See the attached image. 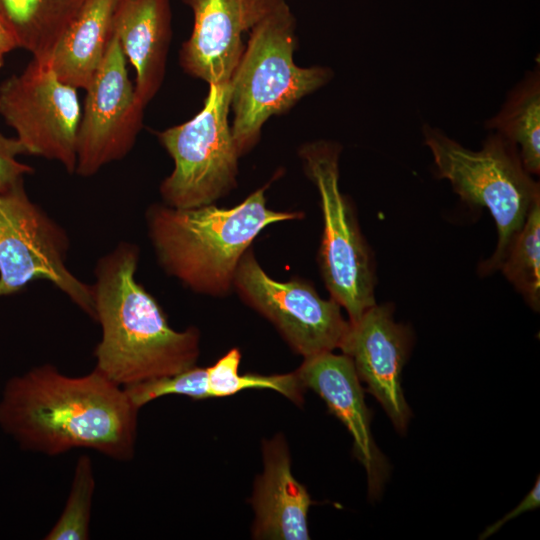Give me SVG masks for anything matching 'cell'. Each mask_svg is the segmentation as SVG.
I'll list each match as a JSON object with an SVG mask.
<instances>
[{"label":"cell","instance_id":"obj_16","mask_svg":"<svg viewBox=\"0 0 540 540\" xmlns=\"http://www.w3.org/2000/svg\"><path fill=\"white\" fill-rule=\"evenodd\" d=\"M170 0H117L112 32L135 69V92L146 106L159 91L171 40Z\"/></svg>","mask_w":540,"mask_h":540},{"label":"cell","instance_id":"obj_20","mask_svg":"<svg viewBox=\"0 0 540 540\" xmlns=\"http://www.w3.org/2000/svg\"><path fill=\"white\" fill-rule=\"evenodd\" d=\"M241 353L238 348L229 350L215 364L206 367L210 397L232 396L246 389H270L298 406L304 402L306 388L296 371L287 374H239Z\"/></svg>","mask_w":540,"mask_h":540},{"label":"cell","instance_id":"obj_5","mask_svg":"<svg viewBox=\"0 0 540 540\" xmlns=\"http://www.w3.org/2000/svg\"><path fill=\"white\" fill-rule=\"evenodd\" d=\"M422 135L438 177L447 179L464 202L487 208L494 218L496 250L479 270L484 274L499 270L530 209L540 200L539 183L524 168L517 147L497 132L490 131L477 151L429 124H423Z\"/></svg>","mask_w":540,"mask_h":540},{"label":"cell","instance_id":"obj_21","mask_svg":"<svg viewBox=\"0 0 540 540\" xmlns=\"http://www.w3.org/2000/svg\"><path fill=\"white\" fill-rule=\"evenodd\" d=\"M500 269L535 311L540 307V200L530 209ZM499 269V270H500Z\"/></svg>","mask_w":540,"mask_h":540},{"label":"cell","instance_id":"obj_3","mask_svg":"<svg viewBox=\"0 0 540 540\" xmlns=\"http://www.w3.org/2000/svg\"><path fill=\"white\" fill-rule=\"evenodd\" d=\"M145 217L165 272L196 293L224 296L234 289L238 264L258 234L302 213L269 209L261 188L231 208L210 204L179 209L163 203L149 206Z\"/></svg>","mask_w":540,"mask_h":540},{"label":"cell","instance_id":"obj_6","mask_svg":"<svg viewBox=\"0 0 540 540\" xmlns=\"http://www.w3.org/2000/svg\"><path fill=\"white\" fill-rule=\"evenodd\" d=\"M229 111L230 82L209 84L199 113L157 133L174 162L160 186L164 204L179 209L210 205L235 187L240 154Z\"/></svg>","mask_w":540,"mask_h":540},{"label":"cell","instance_id":"obj_15","mask_svg":"<svg viewBox=\"0 0 540 540\" xmlns=\"http://www.w3.org/2000/svg\"><path fill=\"white\" fill-rule=\"evenodd\" d=\"M263 472L251 497L252 538L308 540L307 515L312 504L306 487L291 472L287 442L282 434L262 442Z\"/></svg>","mask_w":540,"mask_h":540},{"label":"cell","instance_id":"obj_25","mask_svg":"<svg viewBox=\"0 0 540 540\" xmlns=\"http://www.w3.org/2000/svg\"><path fill=\"white\" fill-rule=\"evenodd\" d=\"M16 48V39L0 17V68L4 65L6 56Z\"/></svg>","mask_w":540,"mask_h":540},{"label":"cell","instance_id":"obj_24","mask_svg":"<svg viewBox=\"0 0 540 540\" xmlns=\"http://www.w3.org/2000/svg\"><path fill=\"white\" fill-rule=\"evenodd\" d=\"M539 476L537 477V480L529 492V494L526 495V497L522 500L520 504H518L513 510H511L508 514H506L503 518L498 520L497 522L493 523L489 527L485 529V531L479 536V539H485L497 532L506 522L509 520H512L513 518L519 516L520 514L530 511L533 509H536L539 507L540 504V481Z\"/></svg>","mask_w":540,"mask_h":540},{"label":"cell","instance_id":"obj_11","mask_svg":"<svg viewBox=\"0 0 540 540\" xmlns=\"http://www.w3.org/2000/svg\"><path fill=\"white\" fill-rule=\"evenodd\" d=\"M127 59L113 34L105 57L89 87L81 112L75 173L95 175L107 164L123 159L142 127L145 106L131 83Z\"/></svg>","mask_w":540,"mask_h":540},{"label":"cell","instance_id":"obj_8","mask_svg":"<svg viewBox=\"0 0 540 540\" xmlns=\"http://www.w3.org/2000/svg\"><path fill=\"white\" fill-rule=\"evenodd\" d=\"M23 182L0 193V298L45 280L95 321L92 285L66 265L67 232L28 197Z\"/></svg>","mask_w":540,"mask_h":540},{"label":"cell","instance_id":"obj_10","mask_svg":"<svg viewBox=\"0 0 540 540\" xmlns=\"http://www.w3.org/2000/svg\"><path fill=\"white\" fill-rule=\"evenodd\" d=\"M234 289L304 358L340 349L348 334L350 322L343 318L341 306L334 299L321 298L313 286L301 279L274 280L251 249L238 264Z\"/></svg>","mask_w":540,"mask_h":540},{"label":"cell","instance_id":"obj_4","mask_svg":"<svg viewBox=\"0 0 540 540\" xmlns=\"http://www.w3.org/2000/svg\"><path fill=\"white\" fill-rule=\"evenodd\" d=\"M294 31L295 18L285 0L249 31L230 79L231 128L240 156L256 144L269 117L288 110L332 77L329 68L295 64Z\"/></svg>","mask_w":540,"mask_h":540},{"label":"cell","instance_id":"obj_1","mask_svg":"<svg viewBox=\"0 0 540 540\" xmlns=\"http://www.w3.org/2000/svg\"><path fill=\"white\" fill-rule=\"evenodd\" d=\"M139 410L95 368L68 376L43 364L5 383L0 428L26 451L58 456L85 448L123 462L135 454Z\"/></svg>","mask_w":540,"mask_h":540},{"label":"cell","instance_id":"obj_14","mask_svg":"<svg viewBox=\"0 0 540 540\" xmlns=\"http://www.w3.org/2000/svg\"><path fill=\"white\" fill-rule=\"evenodd\" d=\"M296 373L307 389L313 390L347 428L353 438V452L367 473L368 495L381 496L389 476V464L371 434V411L351 358L325 352L304 358Z\"/></svg>","mask_w":540,"mask_h":540},{"label":"cell","instance_id":"obj_19","mask_svg":"<svg viewBox=\"0 0 540 540\" xmlns=\"http://www.w3.org/2000/svg\"><path fill=\"white\" fill-rule=\"evenodd\" d=\"M518 149L524 168L531 175L540 173V69L526 72L507 94L499 111L485 122Z\"/></svg>","mask_w":540,"mask_h":540},{"label":"cell","instance_id":"obj_9","mask_svg":"<svg viewBox=\"0 0 540 540\" xmlns=\"http://www.w3.org/2000/svg\"><path fill=\"white\" fill-rule=\"evenodd\" d=\"M0 115L27 154L57 161L75 173L81 118L77 89L61 82L47 64L32 58L0 83Z\"/></svg>","mask_w":540,"mask_h":540},{"label":"cell","instance_id":"obj_23","mask_svg":"<svg viewBox=\"0 0 540 540\" xmlns=\"http://www.w3.org/2000/svg\"><path fill=\"white\" fill-rule=\"evenodd\" d=\"M20 154H27L23 144L16 137H7L0 131V193L34 172L32 167L17 160Z\"/></svg>","mask_w":540,"mask_h":540},{"label":"cell","instance_id":"obj_22","mask_svg":"<svg viewBox=\"0 0 540 540\" xmlns=\"http://www.w3.org/2000/svg\"><path fill=\"white\" fill-rule=\"evenodd\" d=\"M95 491L92 460L81 455L75 465L72 484L60 517L45 535V540H87Z\"/></svg>","mask_w":540,"mask_h":540},{"label":"cell","instance_id":"obj_12","mask_svg":"<svg viewBox=\"0 0 540 540\" xmlns=\"http://www.w3.org/2000/svg\"><path fill=\"white\" fill-rule=\"evenodd\" d=\"M412 344L408 327L395 322L389 304L367 309L350 323L341 346L349 356L360 381L381 404L394 428L405 434L412 417L401 385V374Z\"/></svg>","mask_w":540,"mask_h":540},{"label":"cell","instance_id":"obj_18","mask_svg":"<svg viewBox=\"0 0 540 540\" xmlns=\"http://www.w3.org/2000/svg\"><path fill=\"white\" fill-rule=\"evenodd\" d=\"M84 0H0V17L18 48L45 62Z\"/></svg>","mask_w":540,"mask_h":540},{"label":"cell","instance_id":"obj_13","mask_svg":"<svg viewBox=\"0 0 540 540\" xmlns=\"http://www.w3.org/2000/svg\"><path fill=\"white\" fill-rule=\"evenodd\" d=\"M193 29L179 60L191 76L208 84L230 82L244 50L242 36L281 0H183Z\"/></svg>","mask_w":540,"mask_h":540},{"label":"cell","instance_id":"obj_17","mask_svg":"<svg viewBox=\"0 0 540 540\" xmlns=\"http://www.w3.org/2000/svg\"><path fill=\"white\" fill-rule=\"evenodd\" d=\"M117 0H84L44 62L63 83L86 90L112 38Z\"/></svg>","mask_w":540,"mask_h":540},{"label":"cell","instance_id":"obj_7","mask_svg":"<svg viewBox=\"0 0 540 540\" xmlns=\"http://www.w3.org/2000/svg\"><path fill=\"white\" fill-rule=\"evenodd\" d=\"M333 142L316 141L300 150L306 173L317 187L323 216L319 265L331 298L355 323L376 304L370 249L349 200L339 187V154Z\"/></svg>","mask_w":540,"mask_h":540},{"label":"cell","instance_id":"obj_2","mask_svg":"<svg viewBox=\"0 0 540 540\" xmlns=\"http://www.w3.org/2000/svg\"><path fill=\"white\" fill-rule=\"evenodd\" d=\"M140 251L121 241L97 261L92 284L101 339L95 369L122 387L173 376L195 366L196 327L173 329L154 297L135 277Z\"/></svg>","mask_w":540,"mask_h":540}]
</instances>
